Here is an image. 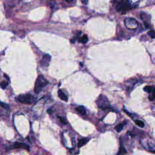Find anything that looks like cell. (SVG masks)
Segmentation results:
<instances>
[{
    "instance_id": "6da1fadb",
    "label": "cell",
    "mask_w": 155,
    "mask_h": 155,
    "mask_svg": "<svg viewBox=\"0 0 155 155\" xmlns=\"http://www.w3.org/2000/svg\"><path fill=\"white\" fill-rule=\"evenodd\" d=\"M48 84V81L45 79L44 76L42 75H39L35 82L34 91L36 94H38L42 91L44 87H46Z\"/></svg>"
},
{
    "instance_id": "7a4b0ae2",
    "label": "cell",
    "mask_w": 155,
    "mask_h": 155,
    "mask_svg": "<svg viewBox=\"0 0 155 155\" xmlns=\"http://www.w3.org/2000/svg\"><path fill=\"white\" fill-rule=\"evenodd\" d=\"M132 8V4L129 0H121L116 5V9L119 12H125Z\"/></svg>"
},
{
    "instance_id": "3957f363",
    "label": "cell",
    "mask_w": 155,
    "mask_h": 155,
    "mask_svg": "<svg viewBox=\"0 0 155 155\" xmlns=\"http://www.w3.org/2000/svg\"><path fill=\"white\" fill-rule=\"evenodd\" d=\"M18 101L23 104H32L35 101V98L30 94L21 95L18 97Z\"/></svg>"
},
{
    "instance_id": "277c9868",
    "label": "cell",
    "mask_w": 155,
    "mask_h": 155,
    "mask_svg": "<svg viewBox=\"0 0 155 155\" xmlns=\"http://www.w3.org/2000/svg\"><path fill=\"white\" fill-rule=\"evenodd\" d=\"M96 103L98 105L99 107H101L103 109H105L108 107V100L106 97L103 95H101L98 98Z\"/></svg>"
},
{
    "instance_id": "5b68a950",
    "label": "cell",
    "mask_w": 155,
    "mask_h": 155,
    "mask_svg": "<svg viewBox=\"0 0 155 155\" xmlns=\"http://www.w3.org/2000/svg\"><path fill=\"white\" fill-rule=\"evenodd\" d=\"M50 60H51V57L49 55H45L44 56H43L42 60L40 61V64L42 66L44 67H47L50 63Z\"/></svg>"
},
{
    "instance_id": "8992f818",
    "label": "cell",
    "mask_w": 155,
    "mask_h": 155,
    "mask_svg": "<svg viewBox=\"0 0 155 155\" xmlns=\"http://www.w3.org/2000/svg\"><path fill=\"white\" fill-rule=\"evenodd\" d=\"M13 148H22V149H26L28 151L30 150V147L29 145L26 144L22 142H15L14 143L13 145H12Z\"/></svg>"
},
{
    "instance_id": "52a82bcc",
    "label": "cell",
    "mask_w": 155,
    "mask_h": 155,
    "mask_svg": "<svg viewBox=\"0 0 155 155\" xmlns=\"http://www.w3.org/2000/svg\"><path fill=\"white\" fill-rule=\"evenodd\" d=\"M58 96H59V98H60L61 100H62V101H66V102L67 101H68L67 96L65 95V93H64V92L62 91V90H58Z\"/></svg>"
},
{
    "instance_id": "ba28073f",
    "label": "cell",
    "mask_w": 155,
    "mask_h": 155,
    "mask_svg": "<svg viewBox=\"0 0 155 155\" xmlns=\"http://www.w3.org/2000/svg\"><path fill=\"white\" fill-rule=\"evenodd\" d=\"M88 142V139L86 138H82L78 142V147H81L82 146L85 145V144H87V142Z\"/></svg>"
},
{
    "instance_id": "9c48e42d",
    "label": "cell",
    "mask_w": 155,
    "mask_h": 155,
    "mask_svg": "<svg viewBox=\"0 0 155 155\" xmlns=\"http://www.w3.org/2000/svg\"><path fill=\"white\" fill-rule=\"evenodd\" d=\"M88 40H89V38H88L87 35H84L83 36L79 38V42L81 43H82V44H86V43H87V42H88Z\"/></svg>"
},
{
    "instance_id": "30bf717a",
    "label": "cell",
    "mask_w": 155,
    "mask_h": 155,
    "mask_svg": "<svg viewBox=\"0 0 155 155\" xmlns=\"http://www.w3.org/2000/svg\"><path fill=\"white\" fill-rule=\"evenodd\" d=\"M76 110L79 113L81 114V115H86V109H85V108L83 106L78 107L76 108Z\"/></svg>"
},
{
    "instance_id": "8fae6325",
    "label": "cell",
    "mask_w": 155,
    "mask_h": 155,
    "mask_svg": "<svg viewBox=\"0 0 155 155\" xmlns=\"http://www.w3.org/2000/svg\"><path fill=\"white\" fill-rule=\"evenodd\" d=\"M127 153V151H126L125 149L124 148V147L122 146V145H121L120 148H119V152H118V155H124L125 154Z\"/></svg>"
},
{
    "instance_id": "7c38bea8",
    "label": "cell",
    "mask_w": 155,
    "mask_h": 155,
    "mask_svg": "<svg viewBox=\"0 0 155 155\" xmlns=\"http://www.w3.org/2000/svg\"><path fill=\"white\" fill-rule=\"evenodd\" d=\"M124 126V124L122 123V124H119L117 125L116 126V127H115V129L116 130V131L118 132H120L121 130L123 129Z\"/></svg>"
},
{
    "instance_id": "4fadbf2b",
    "label": "cell",
    "mask_w": 155,
    "mask_h": 155,
    "mask_svg": "<svg viewBox=\"0 0 155 155\" xmlns=\"http://www.w3.org/2000/svg\"><path fill=\"white\" fill-rule=\"evenodd\" d=\"M144 90L148 93H151L154 90V87L152 86H145L144 87Z\"/></svg>"
},
{
    "instance_id": "5bb4252c",
    "label": "cell",
    "mask_w": 155,
    "mask_h": 155,
    "mask_svg": "<svg viewBox=\"0 0 155 155\" xmlns=\"http://www.w3.org/2000/svg\"><path fill=\"white\" fill-rule=\"evenodd\" d=\"M135 124L137 125L138 126H139V127H141V128H143L144 126H145V124H144V122L141 120H136Z\"/></svg>"
},
{
    "instance_id": "9a60e30c",
    "label": "cell",
    "mask_w": 155,
    "mask_h": 155,
    "mask_svg": "<svg viewBox=\"0 0 155 155\" xmlns=\"http://www.w3.org/2000/svg\"><path fill=\"white\" fill-rule=\"evenodd\" d=\"M58 119H59V120L60 121V122L63 124H67L66 119H65V118H64V117H63V116H58Z\"/></svg>"
},
{
    "instance_id": "2e32d148",
    "label": "cell",
    "mask_w": 155,
    "mask_h": 155,
    "mask_svg": "<svg viewBox=\"0 0 155 155\" xmlns=\"http://www.w3.org/2000/svg\"><path fill=\"white\" fill-rule=\"evenodd\" d=\"M0 86L1 87V88L3 89H5L6 88L7 86H8V82L6 81H3L0 83Z\"/></svg>"
},
{
    "instance_id": "e0dca14e",
    "label": "cell",
    "mask_w": 155,
    "mask_h": 155,
    "mask_svg": "<svg viewBox=\"0 0 155 155\" xmlns=\"http://www.w3.org/2000/svg\"><path fill=\"white\" fill-rule=\"evenodd\" d=\"M148 35L150 36V37H151L152 38H155V30H150L149 32L148 33Z\"/></svg>"
},
{
    "instance_id": "ac0fdd59",
    "label": "cell",
    "mask_w": 155,
    "mask_h": 155,
    "mask_svg": "<svg viewBox=\"0 0 155 155\" xmlns=\"http://www.w3.org/2000/svg\"><path fill=\"white\" fill-rule=\"evenodd\" d=\"M0 105L3 107V108H6V109H9V105H7V104H5L4 103H1V102H0Z\"/></svg>"
},
{
    "instance_id": "d6986e66",
    "label": "cell",
    "mask_w": 155,
    "mask_h": 155,
    "mask_svg": "<svg viewBox=\"0 0 155 155\" xmlns=\"http://www.w3.org/2000/svg\"><path fill=\"white\" fill-rule=\"evenodd\" d=\"M88 1H89V0H81L82 3L84 4H87V3H88Z\"/></svg>"
},
{
    "instance_id": "ffe728a7",
    "label": "cell",
    "mask_w": 155,
    "mask_h": 155,
    "mask_svg": "<svg viewBox=\"0 0 155 155\" xmlns=\"http://www.w3.org/2000/svg\"><path fill=\"white\" fill-rule=\"evenodd\" d=\"M47 112H48V113H49L50 115H51V114L52 113V111L51 109H48V110H47Z\"/></svg>"
},
{
    "instance_id": "44dd1931",
    "label": "cell",
    "mask_w": 155,
    "mask_h": 155,
    "mask_svg": "<svg viewBox=\"0 0 155 155\" xmlns=\"http://www.w3.org/2000/svg\"><path fill=\"white\" fill-rule=\"evenodd\" d=\"M67 2H69V3H70V2H72L73 1H74V0H65Z\"/></svg>"
}]
</instances>
